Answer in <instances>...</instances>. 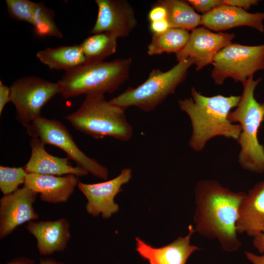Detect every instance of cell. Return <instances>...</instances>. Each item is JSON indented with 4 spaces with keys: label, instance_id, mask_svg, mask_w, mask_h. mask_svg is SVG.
<instances>
[{
    "label": "cell",
    "instance_id": "obj_1",
    "mask_svg": "<svg viewBox=\"0 0 264 264\" xmlns=\"http://www.w3.org/2000/svg\"><path fill=\"white\" fill-rule=\"evenodd\" d=\"M245 193L234 192L213 179L199 181L195 189L194 228L204 237L218 241L228 252L242 246L236 230L240 203Z\"/></svg>",
    "mask_w": 264,
    "mask_h": 264
},
{
    "label": "cell",
    "instance_id": "obj_2",
    "mask_svg": "<svg viewBox=\"0 0 264 264\" xmlns=\"http://www.w3.org/2000/svg\"><path fill=\"white\" fill-rule=\"evenodd\" d=\"M192 97L178 100L180 109L189 116L192 132L190 148L200 152L211 138L218 136L238 140L242 128L228 118L231 110L238 106L240 96L217 95L206 96L195 88H191Z\"/></svg>",
    "mask_w": 264,
    "mask_h": 264
},
{
    "label": "cell",
    "instance_id": "obj_3",
    "mask_svg": "<svg viewBox=\"0 0 264 264\" xmlns=\"http://www.w3.org/2000/svg\"><path fill=\"white\" fill-rule=\"evenodd\" d=\"M261 79L253 76L243 82V91L235 110L228 118L231 123L238 122L242 131L238 143L241 146L238 162L247 171L262 174L264 172V147L258 140V132L264 120V103L257 101L254 96L256 88Z\"/></svg>",
    "mask_w": 264,
    "mask_h": 264
},
{
    "label": "cell",
    "instance_id": "obj_4",
    "mask_svg": "<svg viewBox=\"0 0 264 264\" xmlns=\"http://www.w3.org/2000/svg\"><path fill=\"white\" fill-rule=\"evenodd\" d=\"M131 58L90 62L66 72L58 82L65 99L83 94L113 93L129 75Z\"/></svg>",
    "mask_w": 264,
    "mask_h": 264
},
{
    "label": "cell",
    "instance_id": "obj_5",
    "mask_svg": "<svg viewBox=\"0 0 264 264\" xmlns=\"http://www.w3.org/2000/svg\"><path fill=\"white\" fill-rule=\"evenodd\" d=\"M126 110L107 101L104 94H88L66 118L75 129L96 139L111 137L128 141L133 129L126 119Z\"/></svg>",
    "mask_w": 264,
    "mask_h": 264
},
{
    "label": "cell",
    "instance_id": "obj_6",
    "mask_svg": "<svg viewBox=\"0 0 264 264\" xmlns=\"http://www.w3.org/2000/svg\"><path fill=\"white\" fill-rule=\"evenodd\" d=\"M193 65V60L188 58L178 62L167 71L153 69L142 84L135 88H128L109 101L125 109L135 106L144 112L151 111L169 95L175 93Z\"/></svg>",
    "mask_w": 264,
    "mask_h": 264
},
{
    "label": "cell",
    "instance_id": "obj_7",
    "mask_svg": "<svg viewBox=\"0 0 264 264\" xmlns=\"http://www.w3.org/2000/svg\"><path fill=\"white\" fill-rule=\"evenodd\" d=\"M211 77L216 85L232 78L242 83L258 71L264 70V44H231L221 49L212 62Z\"/></svg>",
    "mask_w": 264,
    "mask_h": 264
},
{
    "label": "cell",
    "instance_id": "obj_8",
    "mask_svg": "<svg viewBox=\"0 0 264 264\" xmlns=\"http://www.w3.org/2000/svg\"><path fill=\"white\" fill-rule=\"evenodd\" d=\"M29 135L39 138L45 145H52L64 151L68 159L95 176L106 180L108 169L87 156L77 146L66 127L60 121L41 116L26 128Z\"/></svg>",
    "mask_w": 264,
    "mask_h": 264
},
{
    "label": "cell",
    "instance_id": "obj_9",
    "mask_svg": "<svg viewBox=\"0 0 264 264\" xmlns=\"http://www.w3.org/2000/svg\"><path fill=\"white\" fill-rule=\"evenodd\" d=\"M10 88L16 118L25 128L41 116L43 107L60 90L57 82L33 76L16 80Z\"/></svg>",
    "mask_w": 264,
    "mask_h": 264
},
{
    "label": "cell",
    "instance_id": "obj_10",
    "mask_svg": "<svg viewBox=\"0 0 264 264\" xmlns=\"http://www.w3.org/2000/svg\"><path fill=\"white\" fill-rule=\"evenodd\" d=\"M132 176V169L126 168L117 176L109 180L91 184L79 182L78 187L88 201L85 206L87 213L94 217L101 214L105 219L117 213L119 206L115 203L114 198Z\"/></svg>",
    "mask_w": 264,
    "mask_h": 264
},
{
    "label": "cell",
    "instance_id": "obj_11",
    "mask_svg": "<svg viewBox=\"0 0 264 264\" xmlns=\"http://www.w3.org/2000/svg\"><path fill=\"white\" fill-rule=\"evenodd\" d=\"M234 33H215L204 27L193 30L183 48L176 54L177 61L191 58L199 71L212 64L216 55L223 48L232 44Z\"/></svg>",
    "mask_w": 264,
    "mask_h": 264
},
{
    "label": "cell",
    "instance_id": "obj_12",
    "mask_svg": "<svg viewBox=\"0 0 264 264\" xmlns=\"http://www.w3.org/2000/svg\"><path fill=\"white\" fill-rule=\"evenodd\" d=\"M38 193L24 186L0 199V239L10 235L21 225L39 219L33 204Z\"/></svg>",
    "mask_w": 264,
    "mask_h": 264
},
{
    "label": "cell",
    "instance_id": "obj_13",
    "mask_svg": "<svg viewBox=\"0 0 264 264\" xmlns=\"http://www.w3.org/2000/svg\"><path fill=\"white\" fill-rule=\"evenodd\" d=\"M95 2L98 11L91 34L109 32L124 38L136 26L134 10L127 0H96Z\"/></svg>",
    "mask_w": 264,
    "mask_h": 264
},
{
    "label": "cell",
    "instance_id": "obj_14",
    "mask_svg": "<svg viewBox=\"0 0 264 264\" xmlns=\"http://www.w3.org/2000/svg\"><path fill=\"white\" fill-rule=\"evenodd\" d=\"M188 233L179 236L172 242L160 247H154L139 237L135 238L136 251L149 264H186L190 256L200 248L191 244V238L196 232L192 224Z\"/></svg>",
    "mask_w": 264,
    "mask_h": 264
},
{
    "label": "cell",
    "instance_id": "obj_15",
    "mask_svg": "<svg viewBox=\"0 0 264 264\" xmlns=\"http://www.w3.org/2000/svg\"><path fill=\"white\" fill-rule=\"evenodd\" d=\"M264 21V12L249 13L224 3L201 16V25L216 31L245 26L263 33Z\"/></svg>",
    "mask_w": 264,
    "mask_h": 264
},
{
    "label": "cell",
    "instance_id": "obj_16",
    "mask_svg": "<svg viewBox=\"0 0 264 264\" xmlns=\"http://www.w3.org/2000/svg\"><path fill=\"white\" fill-rule=\"evenodd\" d=\"M236 230L253 238L264 233V181L256 183L242 199Z\"/></svg>",
    "mask_w": 264,
    "mask_h": 264
},
{
    "label": "cell",
    "instance_id": "obj_17",
    "mask_svg": "<svg viewBox=\"0 0 264 264\" xmlns=\"http://www.w3.org/2000/svg\"><path fill=\"white\" fill-rule=\"evenodd\" d=\"M25 227L36 238L39 253L44 256L64 251L70 239V223L65 218L31 221Z\"/></svg>",
    "mask_w": 264,
    "mask_h": 264
},
{
    "label": "cell",
    "instance_id": "obj_18",
    "mask_svg": "<svg viewBox=\"0 0 264 264\" xmlns=\"http://www.w3.org/2000/svg\"><path fill=\"white\" fill-rule=\"evenodd\" d=\"M79 182V177L73 174L56 176L29 173L24 186L40 193L43 201L57 204L66 202Z\"/></svg>",
    "mask_w": 264,
    "mask_h": 264
},
{
    "label": "cell",
    "instance_id": "obj_19",
    "mask_svg": "<svg viewBox=\"0 0 264 264\" xmlns=\"http://www.w3.org/2000/svg\"><path fill=\"white\" fill-rule=\"evenodd\" d=\"M45 144L39 138L32 137L30 142L31 154L24 167L29 173L62 176L73 174L78 177L87 176L88 173L78 166H72L67 157L53 156L48 153Z\"/></svg>",
    "mask_w": 264,
    "mask_h": 264
},
{
    "label": "cell",
    "instance_id": "obj_20",
    "mask_svg": "<svg viewBox=\"0 0 264 264\" xmlns=\"http://www.w3.org/2000/svg\"><path fill=\"white\" fill-rule=\"evenodd\" d=\"M37 57L50 69L66 72L87 62L80 45L48 47L38 51Z\"/></svg>",
    "mask_w": 264,
    "mask_h": 264
},
{
    "label": "cell",
    "instance_id": "obj_21",
    "mask_svg": "<svg viewBox=\"0 0 264 264\" xmlns=\"http://www.w3.org/2000/svg\"><path fill=\"white\" fill-rule=\"evenodd\" d=\"M156 3L165 8L170 28L192 31L201 25V16L196 12L187 1L161 0Z\"/></svg>",
    "mask_w": 264,
    "mask_h": 264
},
{
    "label": "cell",
    "instance_id": "obj_22",
    "mask_svg": "<svg viewBox=\"0 0 264 264\" xmlns=\"http://www.w3.org/2000/svg\"><path fill=\"white\" fill-rule=\"evenodd\" d=\"M190 34L188 30L176 28H169L162 34H154L148 46L147 53L150 56L163 53L176 54L185 46Z\"/></svg>",
    "mask_w": 264,
    "mask_h": 264
},
{
    "label": "cell",
    "instance_id": "obj_23",
    "mask_svg": "<svg viewBox=\"0 0 264 264\" xmlns=\"http://www.w3.org/2000/svg\"><path fill=\"white\" fill-rule=\"evenodd\" d=\"M114 34L103 32L93 34L80 44L87 62L104 61L116 51L117 40Z\"/></svg>",
    "mask_w": 264,
    "mask_h": 264
},
{
    "label": "cell",
    "instance_id": "obj_24",
    "mask_svg": "<svg viewBox=\"0 0 264 264\" xmlns=\"http://www.w3.org/2000/svg\"><path fill=\"white\" fill-rule=\"evenodd\" d=\"M53 11L42 2H37L32 25L36 33L40 36H48L62 38L63 35L57 27Z\"/></svg>",
    "mask_w": 264,
    "mask_h": 264
},
{
    "label": "cell",
    "instance_id": "obj_25",
    "mask_svg": "<svg viewBox=\"0 0 264 264\" xmlns=\"http://www.w3.org/2000/svg\"><path fill=\"white\" fill-rule=\"evenodd\" d=\"M27 173L22 167L0 166V189L3 196L10 194L24 184Z\"/></svg>",
    "mask_w": 264,
    "mask_h": 264
},
{
    "label": "cell",
    "instance_id": "obj_26",
    "mask_svg": "<svg viewBox=\"0 0 264 264\" xmlns=\"http://www.w3.org/2000/svg\"><path fill=\"white\" fill-rule=\"evenodd\" d=\"M5 2L10 17L32 24L37 2L29 0H6Z\"/></svg>",
    "mask_w": 264,
    "mask_h": 264
},
{
    "label": "cell",
    "instance_id": "obj_27",
    "mask_svg": "<svg viewBox=\"0 0 264 264\" xmlns=\"http://www.w3.org/2000/svg\"><path fill=\"white\" fill-rule=\"evenodd\" d=\"M187 1L194 10L203 15L223 4V0H189Z\"/></svg>",
    "mask_w": 264,
    "mask_h": 264
},
{
    "label": "cell",
    "instance_id": "obj_28",
    "mask_svg": "<svg viewBox=\"0 0 264 264\" xmlns=\"http://www.w3.org/2000/svg\"><path fill=\"white\" fill-rule=\"evenodd\" d=\"M148 18L150 22L166 19L167 11L164 6L156 2L150 10Z\"/></svg>",
    "mask_w": 264,
    "mask_h": 264
},
{
    "label": "cell",
    "instance_id": "obj_29",
    "mask_svg": "<svg viewBox=\"0 0 264 264\" xmlns=\"http://www.w3.org/2000/svg\"><path fill=\"white\" fill-rule=\"evenodd\" d=\"M259 0H223L225 4L242 8L245 10L249 9L252 6L257 5Z\"/></svg>",
    "mask_w": 264,
    "mask_h": 264
},
{
    "label": "cell",
    "instance_id": "obj_30",
    "mask_svg": "<svg viewBox=\"0 0 264 264\" xmlns=\"http://www.w3.org/2000/svg\"><path fill=\"white\" fill-rule=\"evenodd\" d=\"M10 88L0 81V114L1 115L5 105L10 102Z\"/></svg>",
    "mask_w": 264,
    "mask_h": 264
},
{
    "label": "cell",
    "instance_id": "obj_31",
    "mask_svg": "<svg viewBox=\"0 0 264 264\" xmlns=\"http://www.w3.org/2000/svg\"><path fill=\"white\" fill-rule=\"evenodd\" d=\"M149 28L154 34H160L166 31L169 28V24L166 19L150 22Z\"/></svg>",
    "mask_w": 264,
    "mask_h": 264
},
{
    "label": "cell",
    "instance_id": "obj_32",
    "mask_svg": "<svg viewBox=\"0 0 264 264\" xmlns=\"http://www.w3.org/2000/svg\"><path fill=\"white\" fill-rule=\"evenodd\" d=\"M247 259L253 264H264V253L262 255H257L252 252L245 251Z\"/></svg>",
    "mask_w": 264,
    "mask_h": 264
},
{
    "label": "cell",
    "instance_id": "obj_33",
    "mask_svg": "<svg viewBox=\"0 0 264 264\" xmlns=\"http://www.w3.org/2000/svg\"><path fill=\"white\" fill-rule=\"evenodd\" d=\"M253 246L260 252L264 253V233L253 238Z\"/></svg>",
    "mask_w": 264,
    "mask_h": 264
},
{
    "label": "cell",
    "instance_id": "obj_34",
    "mask_svg": "<svg viewBox=\"0 0 264 264\" xmlns=\"http://www.w3.org/2000/svg\"><path fill=\"white\" fill-rule=\"evenodd\" d=\"M7 264H36L31 259L25 257H21L13 259Z\"/></svg>",
    "mask_w": 264,
    "mask_h": 264
},
{
    "label": "cell",
    "instance_id": "obj_35",
    "mask_svg": "<svg viewBox=\"0 0 264 264\" xmlns=\"http://www.w3.org/2000/svg\"><path fill=\"white\" fill-rule=\"evenodd\" d=\"M39 264H66L63 262H58L53 259L47 258L46 259L40 258Z\"/></svg>",
    "mask_w": 264,
    "mask_h": 264
}]
</instances>
